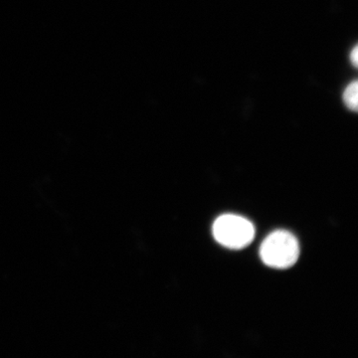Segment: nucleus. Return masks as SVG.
I'll list each match as a JSON object with an SVG mask.
<instances>
[{
    "mask_svg": "<svg viewBox=\"0 0 358 358\" xmlns=\"http://www.w3.org/2000/svg\"><path fill=\"white\" fill-rule=\"evenodd\" d=\"M212 233L219 244L226 248L239 250L252 243L255 237V227L242 216L224 214L213 223Z\"/></svg>",
    "mask_w": 358,
    "mask_h": 358,
    "instance_id": "nucleus-2",
    "label": "nucleus"
},
{
    "mask_svg": "<svg viewBox=\"0 0 358 358\" xmlns=\"http://www.w3.org/2000/svg\"><path fill=\"white\" fill-rule=\"evenodd\" d=\"M350 60H352V64L357 67L358 64V49L357 47H355L352 53H350Z\"/></svg>",
    "mask_w": 358,
    "mask_h": 358,
    "instance_id": "nucleus-4",
    "label": "nucleus"
},
{
    "mask_svg": "<svg viewBox=\"0 0 358 358\" xmlns=\"http://www.w3.org/2000/svg\"><path fill=\"white\" fill-rule=\"evenodd\" d=\"M300 256L298 240L288 231L271 233L260 247V257L268 267L288 268L294 266Z\"/></svg>",
    "mask_w": 358,
    "mask_h": 358,
    "instance_id": "nucleus-1",
    "label": "nucleus"
},
{
    "mask_svg": "<svg viewBox=\"0 0 358 358\" xmlns=\"http://www.w3.org/2000/svg\"><path fill=\"white\" fill-rule=\"evenodd\" d=\"M358 85L357 82H352V84L348 85V88L345 89V94H343V101L345 105L348 106V109L357 112L358 106Z\"/></svg>",
    "mask_w": 358,
    "mask_h": 358,
    "instance_id": "nucleus-3",
    "label": "nucleus"
}]
</instances>
